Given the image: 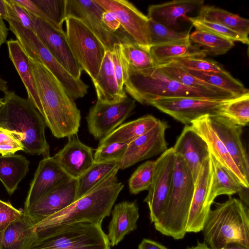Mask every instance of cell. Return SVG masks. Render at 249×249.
Returning <instances> with one entry per match:
<instances>
[{
	"label": "cell",
	"mask_w": 249,
	"mask_h": 249,
	"mask_svg": "<svg viewBox=\"0 0 249 249\" xmlns=\"http://www.w3.org/2000/svg\"><path fill=\"white\" fill-rule=\"evenodd\" d=\"M0 18L6 21L9 19L4 0H0Z\"/></svg>",
	"instance_id": "db71d44e"
},
{
	"label": "cell",
	"mask_w": 249,
	"mask_h": 249,
	"mask_svg": "<svg viewBox=\"0 0 249 249\" xmlns=\"http://www.w3.org/2000/svg\"><path fill=\"white\" fill-rule=\"evenodd\" d=\"M185 249H212L204 242H201L199 241L195 246L188 247Z\"/></svg>",
	"instance_id": "11a10c76"
},
{
	"label": "cell",
	"mask_w": 249,
	"mask_h": 249,
	"mask_svg": "<svg viewBox=\"0 0 249 249\" xmlns=\"http://www.w3.org/2000/svg\"><path fill=\"white\" fill-rule=\"evenodd\" d=\"M197 19L218 23L248 37L249 20L238 15L214 6H203L196 17Z\"/></svg>",
	"instance_id": "1f68e13d"
},
{
	"label": "cell",
	"mask_w": 249,
	"mask_h": 249,
	"mask_svg": "<svg viewBox=\"0 0 249 249\" xmlns=\"http://www.w3.org/2000/svg\"><path fill=\"white\" fill-rule=\"evenodd\" d=\"M4 1L9 19L16 20L23 27L34 32L32 16L15 0H4Z\"/></svg>",
	"instance_id": "bcb514c9"
},
{
	"label": "cell",
	"mask_w": 249,
	"mask_h": 249,
	"mask_svg": "<svg viewBox=\"0 0 249 249\" xmlns=\"http://www.w3.org/2000/svg\"><path fill=\"white\" fill-rule=\"evenodd\" d=\"M46 17L47 22L62 31L67 18V0H32Z\"/></svg>",
	"instance_id": "74e56055"
},
{
	"label": "cell",
	"mask_w": 249,
	"mask_h": 249,
	"mask_svg": "<svg viewBox=\"0 0 249 249\" xmlns=\"http://www.w3.org/2000/svg\"><path fill=\"white\" fill-rule=\"evenodd\" d=\"M8 90V82L0 77V91L5 93Z\"/></svg>",
	"instance_id": "9f6ffc18"
},
{
	"label": "cell",
	"mask_w": 249,
	"mask_h": 249,
	"mask_svg": "<svg viewBox=\"0 0 249 249\" xmlns=\"http://www.w3.org/2000/svg\"><path fill=\"white\" fill-rule=\"evenodd\" d=\"M168 127L166 122L159 120L150 131L128 144L123 157L119 161V169H125L167 150L165 134Z\"/></svg>",
	"instance_id": "2e32d148"
},
{
	"label": "cell",
	"mask_w": 249,
	"mask_h": 249,
	"mask_svg": "<svg viewBox=\"0 0 249 249\" xmlns=\"http://www.w3.org/2000/svg\"><path fill=\"white\" fill-rule=\"evenodd\" d=\"M92 82L99 101L113 104L127 97L125 92L123 93L119 89L109 51H106L98 75Z\"/></svg>",
	"instance_id": "d4e9b609"
},
{
	"label": "cell",
	"mask_w": 249,
	"mask_h": 249,
	"mask_svg": "<svg viewBox=\"0 0 249 249\" xmlns=\"http://www.w3.org/2000/svg\"><path fill=\"white\" fill-rule=\"evenodd\" d=\"M213 176V166L210 156L202 163L195 183L193 197L187 218L186 232L202 231L211 206L208 204Z\"/></svg>",
	"instance_id": "e0dca14e"
},
{
	"label": "cell",
	"mask_w": 249,
	"mask_h": 249,
	"mask_svg": "<svg viewBox=\"0 0 249 249\" xmlns=\"http://www.w3.org/2000/svg\"><path fill=\"white\" fill-rule=\"evenodd\" d=\"M157 67L168 76L187 87L216 92H229L196 78L174 62L158 66Z\"/></svg>",
	"instance_id": "8d00e7d4"
},
{
	"label": "cell",
	"mask_w": 249,
	"mask_h": 249,
	"mask_svg": "<svg viewBox=\"0 0 249 249\" xmlns=\"http://www.w3.org/2000/svg\"><path fill=\"white\" fill-rule=\"evenodd\" d=\"M30 162L21 155L0 156V181L12 195L29 171Z\"/></svg>",
	"instance_id": "f546056e"
},
{
	"label": "cell",
	"mask_w": 249,
	"mask_h": 249,
	"mask_svg": "<svg viewBox=\"0 0 249 249\" xmlns=\"http://www.w3.org/2000/svg\"><path fill=\"white\" fill-rule=\"evenodd\" d=\"M106 11L115 14L121 26L132 40L140 47L150 51L151 47L147 17L133 4L125 0H94Z\"/></svg>",
	"instance_id": "4fadbf2b"
},
{
	"label": "cell",
	"mask_w": 249,
	"mask_h": 249,
	"mask_svg": "<svg viewBox=\"0 0 249 249\" xmlns=\"http://www.w3.org/2000/svg\"><path fill=\"white\" fill-rule=\"evenodd\" d=\"M241 127L249 122V93L229 101L220 114Z\"/></svg>",
	"instance_id": "f35d334b"
},
{
	"label": "cell",
	"mask_w": 249,
	"mask_h": 249,
	"mask_svg": "<svg viewBox=\"0 0 249 249\" xmlns=\"http://www.w3.org/2000/svg\"><path fill=\"white\" fill-rule=\"evenodd\" d=\"M195 182L183 158L175 154L172 183L162 213L154 223L157 231L175 240L183 239L194 192Z\"/></svg>",
	"instance_id": "8992f818"
},
{
	"label": "cell",
	"mask_w": 249,
	"mask_h": 249,
	"mask_svg": "<svg viewBox=\"0 0 249 249\" xmlns=\"http://www.w3.org/2000/svg\"><path fill=\"white\" fill-rule=\"evenodd\" d=\"M138 249H169L153 240L144 238L138 245Z\"/></svg>",
	"instance_id": "816d5d0a"
},
{
	"label": "cell",
	"mask_w": 249,
	"mask_h": 249,
	"mask_svg": "<svg viewBox=\"0 0 249 249\" xmlns=\"http://www.w3.org/2000/svg\"><path fill=\"white\" fill-rule=\"evenodd\" d=\"M3 104V101L2 98H0V107Z\"/></svg>",
	"instance_id": "680465c9"
},
{
	"label": "cell",
	"mask_w": 249,
	"mask_h": 249,
	"mask_svg": "<svg viewBox=\"0 0 249 249\" xmlns=\"http://www.w3.org/2000/svg\"><path fill=\"white\" fill-rule=\"evenodd\" d=\"M93 156V149L82 142L76 134L68 137L53 157L71 178L78 179L94 163Z\"/></svg>",
	"instance_id": "ffe728a7"
},
{
	"label": "cell",
	"mask_w": 249,
	"mask_h": 249,
	"mask_svg": "<svg viewBox=\"0 0 249 249\" xmlns=\"http://www.w3.org/2000/svg\"><path fill=\"white\" fill-rule=\"evenodd\" d=\"M173 62L184 69L195 71L217 72L223 69L216 62L203 58H185Z\"/></svg>",
	"instance_id": "f6af8a7d"
},
{
	"label": "cell",
	"mask_w": 249,
	"mask_h": 249,
	"mask_svg": "<svg viewBox=\"0 0 249 249\" xmlns=\"http://www.w3.org/2000/svg\"><path fill=\"white\" fill-rule=\"evenodd\" d=\"M175 162L173 147L168 148L155 160L152 183L144 199L149 207L151 223L156 222L162 213L172 183Z\"/></svg>",
	"instance_id": "30bf717a"
},
{
	"label": "cell",
	"mask_w": 249,
	"mask_h": 249,
	"mask_svg": "<svg viewBox=\"0 0 249 249\" xmlns=\"http://www.w3.org/2000/svg\"><path fill=\"white\" fill-rule=\"evenodd\" d=\"M173 148L184 160L195 183L202 163L210 155L207 144L190 125H185Z\"/></svg>",
	"instance_id": "7402d4cb"
},
{
	"label": "cell",
	"mask_w": 249,
	"mask_h": 249,
	"mask_svg": "<svg viewBox=\"0 0 249 249\" xmlns=\"http://www.w3.org/2000/svg\"><path fill=\"white\" fill-rule=\"evenodd\" d=\"M196 30L207 32L228 39L233 42L238 41L249 44V37H245L221 24L197 19L196 17L188 18Z\"/></svg>",
	"instance_id": "b9f144b4"
},
{
	"label": "cell",
	"mask_w": 249,
	"mask_h": 249,
	"mask_svg": "<svg viewBox=\"0 0 249 249\" xmlns=\"http://www.w3.org/2000/svg\"><path fill=\"white\" fill-rule=\"evenodd\" d=\"M155 160H148L141 164L133 172L128 180L130 192L137 194L148 190L153 178Z\"/></svg>",
	"instance_id": "60d3db41"
},
{
	"label": "cell",
	"mask_w": 249,
	"mask_h": 249,
	"mask_svg": "<svg viewBox=\"0 0 249 249\" xmlns=\"http://www.w3.org/2000/svg\"><path fill=\"white\" fill-rule=\"evenodd\" d=\"M66 35L74 57L94 80L99 72L106 50L95 35L81 21L68 17Z\"/></svg>",
	"instance_id": "ba28073f"
},
{
	"label": "cell",
	"mask_w": 249,
	"mask_h": 249,
	"mask_svg": "<svg viewBox=\"0 0 249 249\" xmlns=\"http://www.w3.org/2000/svg\"><path fill=\"white\" fill-rule=\"evenodd\" d=\"M228 101L184 97L169 98L156 100L150 105L185 125H190L194 121L205 115H219Z\"/></svg>",
	"instance_id": "8fae6325"
},
{
	"label": "cell",
	"mask_w": 249,
	"mask_h": 249,
	"mask_svg": "<svg viewBox=\"0 0 249 249\" xmlns=\"http://www.w3.org/2000/svg\"><path fill=\"white\" fill-rule=\"evenodd\" d=\"M203 0H175L161 4L151 5L148 8L147 18L174 30L177 29L180 18L188 19L187 14L201 9Z\"/></svg>",
	"instance_id": "603a6c76"
},
{
	"label": "cell",
	"mask_w": 249,
	"mask_h": 249,
	"mask_svg": "<svg viewBox=\"0 0 249 249\" xmlns=\"http://www.w3.org/2000/svg\"><path fill=\"white\" fill-rule=\"evenodd\" d=\"M150 53L156 66L185 58H203L206 54L199 47L192 44L189 38L151 46Z\"/></svg>",
	"instance_id": "83f0119b"
},
{
	"label": "cell",
	"mask_w": 249,
	"mask_h": 249,
	"mask_svg": "<svg viewBox=\"0 0 249 249\" xmlns=\"http://www.w3.org/2000/svg\"><path fill=\"white\" fill-rule=\"evenodd\" d=\"M113 70L121 92L125 93L124 89V77L127 75V64L123 55L121 43H116L111 52Z\"/></svg>",
	"instance_id": "7dc6e473"
},
{
	"label": "cell",
	"mask_w": 249,
	"mask_h": 249,
	"mask_svg": "<svg viewBox=\"0 0 249 249\" xmlns=\"http://www.w3.org/2000/svg\"><path fill=\"white\" fill-rule=\"evenodd\" d=\"M22 135L0 127V154L1 156L14 154L18 151L23 150L21 143Z\"/></svg>",
	"instance_id": "ee69618b"
},
{
	"label": "cell",
	"mask_w": 249,
	"mask_h": 249,
	"mask_svg": "<svg viewBox=\"0 0 249 249\" xmlns=\"http://www.w3.org/2000/svg\"><path fill=\"white\" fill-rule=\"evenodd\" d=\"M184 69L196 78L210 85L229 91L237 97L249 93V90L240 81L232 77L224 69L217 72Z\"/></svg>",
	"instance_id": "836d02e7"
},
{
	"label": "cell",
	"mask_w": 249,
	"mask_h": 249,
	"mask_svg": "<svg viewBox=\"0 0 249 249\" xmlns=\"http://www.w3.org/2000/svg\"><path fill=\"white\" fill-rule=\"evenodd\" d=\"M125 89L135 101L149 105L161 98H192L226 101L237 97L230 92H216L184 86L165 74L157 66L135 71L127 69L124 80Z\"/></svg>",
	"instance_id": "3957f363"
},
{
	"label": "cell",
	"mask_w": 249,
	"mask_h": 249,
	"mask_svg": "<svg viewBox=\"0 0 249 249\" xmlns=\"http://www.w3.org/2000/svg\"><path fill=\"white\" fill-rule=\"evenodd\" d=\"M77 178H70L60 183L23 211L34 225L63 210L76 200Z\"/></svg>",
	"instance_id": "9a60e30c"
},
{
	"label": "cell",
	"mask_w": 249,
	"mask_h": 249,
	"mask_svg": "<svg viewBox=\"0 0 249 249\" xmlns=\"http://www.w3.org/2000/svg\"><path fill=\"white\" fill-rule=\"evenodd\" d=\"M127 145L111 143L98 145L94 154V162L120 161L126 150Z\"/></svg>",
	"instance_id": "7bdbcfd3"
},
{
	"label": "cell",
	"mask_w": 249,
	"mask_h": 249,
	"mask_svg": "<svg viewBox=\"0 0 249 249\" xmlns=\"http://www.w3.org/2000/svg\"><path fill=\"white\" fill-rule=\"evenodd\" d=\"M30 61L40 104L38 112L46 126L58 139L77 134L81 113L74 101L43 64Z\"/></svg>",
	"instance_id": "7a4b0ae2"
},
{
	"label": "cell",
	"mask_w": 249,
	"mask_h": 249,
	"mask_svg": "<svg viewBox=\"0 0 249 249\" xmlns=\"http://www.w3.org/2000/svg\"><path fill=\"white\" fill-rule=\"evenodd\" d=\"M8 29L3 19L0 18V48L5 43L8 36Z\"/></svg>",
	"instance_id": "f5cc1de1"
},
{
	"label": "cell",
	"mask_w": 249,
	"mask_h": 249,
	"mask_svg": "<svg viewBox=\"0 0 249 249\" xmlns=\"http://www.w3.org/2000/svg\"><path fill=\"white\" fill-rule=\"evenodd\" d=\"M204 242L212 249L231 244L249 249V209L240 199L230 196L210 210L202 231Z\"/></svg>",
	"instance_id": "5b68a950"
},
{
	"label": "cell",
	"mask_w": 249,
	"mask_h": 249,
	"mask_svg": "<svg viewBox=\"0 0 249 249\" xmlns=\"http://www.w3.org/2000/svg\"><path fill=\"white\" fill-rule=\"evenodd\" d=\"M36 240L34 225L23 214L0 235V249H29Z\"/></svg>",
	"instance_id": "4316f807"
},
{
	"label": "cell",
	"mask_w": 249,
	"mask_h": 249,
	"mask_svg": "<svg viewBox=\"0 0 249 249\" xmlns=\"http://www.w3.org/2000/svg\"><path fill=\"white\" fill-rule=\"evenodd\" d=\"M23 215V211L15 208L9 201L0 199V235L10 225Z\"/></svg>",
	"instance_id": "c3c4849f"
},
{
	"label": "cell",
	"mask_w": 249,
	"mask_h": 249,
	"mask_svg": "<svg viewBox=\"0 0 249 249\" xmlns=\"http://www.w3.org/2000/svg\"><path fill=\"white\" fill-rule=\"evenodd\" d=\"M115 170L85 195L63 210L34 225L37 239L69 224L91 222L102 225L110 215L112 207L124 185L119 182Z\"/></svg>",
	"instance_id": "6da1fadb"
},
{
	"label": "cell",
	"mask_w": 249,
	"mask_h": 249,
	"mask_svg": "<svg viewBox=\"0 0 249 249\" xmlns=\"http://www.w3.org/2000/svg\"><path fill=\"white\" fill-rule=\"evenodd\" d=\"M103 23L111 32L116 33L121 25L114 13L111 11H105L102 16Z\"/></svg>",
	"instance_id": "681fc988"
},
{
	"label": "cell",
	"mask_w": 249,
	"mask_h": 249,
	"mask_svg": "<svg viewBox=\"0 0 249 249\" xmlns=\"http://www.w3.org/2000/svg\"><path fill=\"white\" fill-rule=\"evenodd\" d=\"M101 225L88 222L66 225L37 239L29 249H110Z\"/></svg>",
	"instance_id": "52a82bcc"
},
{
	"label": "cell",
	"mask_w": 249,
	"mask_h": 249,
	"mask_svg": "<svg viewBox=\"0 0 249 249\" xmlns=\"http://www.w3.org/2000/svg\"><path fill=\"white\" fill-rule=\"evenodd\" d=\"M190 125L192 128L205 141L210 154L242 187L249 189V179L240 171L224 144L211 127L208 120V115L194 121Z\"/></svg>",
	"instance_id": "44dd1931"
},
{
	"label": "cell",
	"mask_w": 249,
	"mask_h": 249,
	"mask_svg": "<svg viewBox=\"0 0 249 249\" xmlns=\"http://www.w3.org/2000/svg\"><path fill=\"white\" fill-rule=\"evenodd\" d=\"M111 212L112 218L107 236L110 246L114 247L137 229L139 207L134 201H124L116 204Z\"/></svg>",
	"instance_id": "cb8c5ba5"
},
{
	"label": "cell",
	"mask_w": 249,
	"mask_h": 249,
	"mask_svg": "<svg viewBox=\"0 0 249 249\" xmlns=\"http://www.w3.org/2000/svg\"><path fill=\"white\" fill-rule=\"evenodd\" d=\"M15 1L24 7L31 15L47 22L45 16L32 0H15Z\"/></svg>",
	"instance_id": "f907efd6"
},
{
	"label": "cell",
	"mask_w": 249,
	"mask_h": 249,
	"mask_svg": "<svg viewBox=\"0 0 249 249\" xmlns=\"http://www.w3.org/2000/svg\"><path fill=\"white\" fill-rule=\"evenodd\" d=\"M105 11L94 0H67V17H72L81 21L98 38L106 51L111 52L115 44L130 40L107 28L102 19Z\"/></svg>",
	"instance_id": "7c38bea8"
},
{
	"label": "cell",
	"mask_w": 249,
	"mask_h": 249,
	"mask_svg": "<svg viewBox=\"0 0 249 249\" xmlns=\"http://www.w3.org/2000/svg\"><path fill=\"white\" fill-rule=\"evenodd\" d=\"M70 178L53 157L44 158L40 161L30 184L23 211Z\"/></svg>",
	"instance_id": "d6986e66"
},
{
	"label": "cell",
	"mask_w": 249,
	"mask_h": 249,
	"mask_svg": "<svg viewBox=\"0 0 249 249\" xmlns=\"http://www.w3.org/2000/svg\"><path fill=\"white\" fill-rule=\"evenodd\" d=\"M6 44L9 58L25 87L27 98L39 111L40 104L29 58L17 39H10Z\"/></svg>",
	"instance_id": "484cf974"
},
{
	"label": "cell",
	"mask_w": 249,
	"mask_h": 249,
	"mask_svg": "<svg viewBox=\"0 0 249 249\" xmlns=\"http://www.w3.org/2000/svg\"><path fill=\"white\" fill-rule=\"evenodd\" d=\"M189 40L191 43L201 47L206 55L223 54L234 46V42L231 40L201 31L196 30L190 34Z\"/></svg>",
	"instance_id": "e575fe53"
},
{
	"label": "cell",
	"mask_w": 249,
	"mask_h": 249,
	"mask_svg": "<svg viewBox=\"0 0 249 249\" xmlns=\"http://www.w3.org/2000/svg\"><path fill=\"white\" fill-rule=\"evenodd\" d=\"M159 120L153 115L148 114L123 124L107 137L99 141V145L111 143L128 145L150 131L157 125Z\"/></svg>",
	"instance_id": "f1b7e54d"
},
{
	"label": "cell",
	"mask_w": 249,
	"mask_h": 249,
	"mask_svg": "<svg viewBox=\"0 0 249 249\" xmlns=\"http://www.w3.org/2000/svg\"><path fill=\"white\" fill-rule=\"evenodd\" d=\"M0 107V127L21 134L23 151L32 155L50 156L44 119L28 98L8 90Z\"/></svg>",
	"instance_id": "277c9868"
},
{
	"label": "cell",
	"mask_w": 249,
	"mask_h": 249,
	"mask_svg": "<svg viewBox=\"0 0 249 249\" xmlns=\"http://www.w3.org/2000/svg\"><path fill=\"white\" fill-rule=\"evenodd\" d=\"M135 107V100L127 96L121 101L107 104L97 100L86 117L89 133L96 140L104 139L128 117Z\"/></svg>",
	"instance_id": "9c48e42d"
},
{
	"label": "cell",
	"mask_w": 249,
	"mask_h": 249,
	"mask_svg": "<svg viewBox=\"0 0 249 249\" xmlns=\"http://www.w3.org/2000/svg\"><path fill=\"white\" fill-rule=\"evenodd\" d=\"M220 249H249L239 244H229Z\"/></svg>",
	"instance_id": "6f0895ef"
},
{
	"label": "cell",
	"mask_w": 249,
	"mask_h": 249,
	"mask_svg": "<svg viewBox=\"0 0 249 249\" xmlns=\"http://www.w3.org/2000/svg\"><path fill=\"white\" fill-rule=\"evenodd\" d=\"M119 169L118 161L94 162L78 179L76 200L90 191L115 170Z\"/></svg>",
	"instance_id": "d6a6232c"
},
{
	"label": "cell",
	"mask_w": 249,
	"mask_h": 249,
	"mask_svg": "<svg viewBox=\"0 0 249 249\" xmlns=\"http://www.w3.org/2000/svg\"><path fill=\"white\" fill-rule=\"evenodd\" d=\"M121 47L128 69L141 71L156 66L150 51L140 47L133 40L121 43Z\"/></svg>",
	"instance_id": "d590c367"
},
{
	"label": "cell",
	"mask_w": 249,
	"mask_h": 249,
	"mask_svg": "<svg viewBox=\"0 0 249 249\" xmlns=\"http://www.w3.org/2000/svg\"><path fill=\"white\" fill-rule=\"evenodd\" d=\"M148 30L151 46L189 38V32H179L149 19Z\"/></svg>",
	"instance_id": "ab89813d"
},
{
	"label": "cell",
	"mask_w": 249,
	"mask_h": 249,
	"mask_svg": "<svg viewBox=\"0 0 249 249\" xmlns=\"http://www.w3.org/2000/svg\"><path fill=\"white\" fill-rule=\"evenodd\" d=\"M32 16L34 32L39 39L71 76L80 79L83 69L71 52L66 33L63 30L56 29L46 21Z\"/></svg>",
	"instance_id": "5bb4252c"
},
{
	"label": "cell",
	"mask_w": 249,
	"mask_h": 249,
	"mask_svg": "<svg viewBox=\"0 0 249 249\" xmlns=\"http://www.w3.org/2000/svg\"><path fill=\"white\" fill-rule=\"evenodd\" d=\"M209 123L241 173L249 179L248 155L241 140L242 127L220 115H208Z\"/></svg>",
	"instance_id": "ac0fdd59"
},
{
	"label": "cell",
	"mask_w": 249,
	"mask_h": 249,
	"mask_svg": "<svg viewBox=\"0 0 249 249\" xmlns=\"http://www.w3.org/2000/svg\"><path fill=\"white\" fill-rule=\"evenodd\" d=\"M213 166L212 183L208 198V204L211 206L214 199L218 196H240L249 189L242 187L236 179L224 168L212 155H210Z\"/></svg>",
	"instance_id": "4dcf8cb0"
}]
</instances>
